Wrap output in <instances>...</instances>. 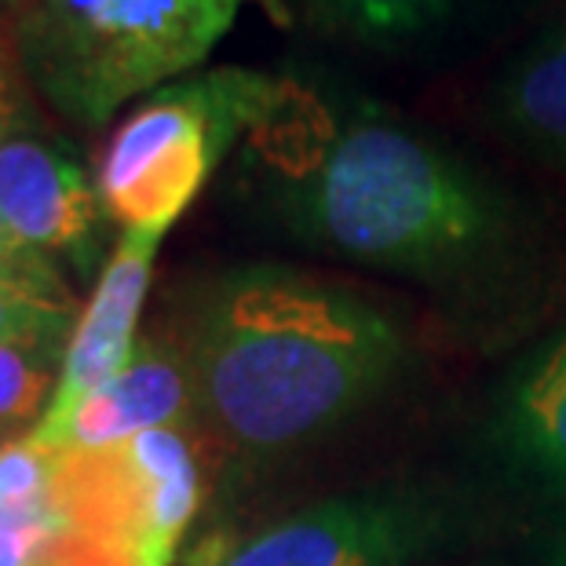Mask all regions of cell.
Here are the masks:
<instances>
[{"instance_id": "cell-9", "label": "cell", "mask_w": 566, "mask_h": 566, "mask_svg": "<svg viewBox=\"0 0 566 566\" xmlns=\"http://www.w3.org/2000/svg\"><path fill=\"white\" fill-rule=\"evenodd\" d=\"M537 0H289L333 41L380 55L424 59L509 27Z\"/></svg>"}, {"instance_id": "cell-2", "label": "cell", "mask_w": 566, "mask_h": 566, "mask_svg": "<svg viewBox=\"0 0 566 566\" xmlns=\"http://www.w3.org/2000/svg\"><path fill=\"white\" fill-rule=\"evenodd\" d=\"M184 352L198 417L223 450L274 461L380 399L406 336L355 289L289 263H242L201 289Z\"/></svg>"}, {"instance_id": "cell-15", "label": "cell", "mask_w": 566, "mask_h": 566, "mask_svg": "<svg viewBox=\"0 0 566 566\" xmlns=\"http://www.w3.org/2000/svg\"><path fill=\"white\" fill-rule=\"evenodd\" d=\"M52 486V453L33 450L27 439L0 446V504L4 512L48 509Z\"/></svg>"}, {"instance_id": "cell-4", "label": "cell", "mask_w": 566, "mask_h": 566, "mask_svg": "<svg viewBox=\"0 0 566 566\" xmlns=\"http://www.w3.org/2000/svg\"><path fill=\"white\" fill-rule=\"evenodd\" d=\"M282 92V74L198 70L150 92L106 143L95 187L125 231L168 234Z\"/></svg>"}, {"instance_id": "cell-22", "label": "cell", "mask_w": 566, "mask_h": 566, "mask_svg": "<svg viewBox=\"0 0 566 566\" xmlns=\"http://www.w3.org/2000/svg\"><path fill=\"white\" fill-rule=\"evenodd\" d=\"M0 512H4V504H0Z\"/></svg>"}, {"instance_id": "cell-5", "label": "cell", "mask_w": 566, "mask_h": 566, "mask_svg": "<svg viewBox=\"0 0 566 566\" xmlns=\"http://www.w3.org/2000/svg\"><path fill=\"white\" fill-rule=\"evenodd\" d=\"M198 504L201 464L184 428L52 453L48 512L132 566H172Z\"/></svg>"}, {"instance_id": "cell-7", "label": "cell", "mask_w": 566, "mask_h": 566, "mask_svg": "<svg viewBox=\"0 0 566 566\" xmlns=\"http://www.w3.org/2000/svg\"><path fill=\"white\" fill-rule=\"evenodd\" d=\"M161 238V231H125L111 260L103 263L95 293L81 307L74 333H70L52 406L44 409L41 424H33L27 436L33 450L55 453L77 409L132 363L139 347L136 329Z\"/></svg>"}, {"instance_id": "cell-3", "label": "cell", "mask_w": 566, "mask_h": 566, "mask_svg": "<svg viewBox=\"0 0 566 566\" xmlns=\"http://www.w3.org/2000/svg\"><path fill=\"white\" fill-rule=\"evenodd\" d=\"M245 0H27L11 15L19 70L81 128L172 84L212 55Z\"/></svg>"}, {"instance_id": "cell-16", "label": "cell", "mask_w": 566, "mask_h": 566, "mask_svg": "<svg viewBox=\"0 0 566 566\" xmlns=\"http://www.w3.org/2000/svg\"><path fill=\"white\" fill-rule=\"evenodd\" d=\"M0 282L33 289L44 296H74L59 274V263L48 252L33 249L4 216H0Z\"/></svg>"}, {"instance_id": "cell-13", "label": "cell", "mask_w": 566, "mask_h": 566, "mask_svg": "<svg viewBox=\"0 0 566 566\" xmlns=\"http://www.w3.org/2000/svg\"><path fill=\"white\" fill-rule=\"evenodd\" d=\"M77 315L81 307L74 296H44L33 289L0 282V344L66 355Z\"/></svg>"}, {"instance_id": "cell-14", "label": "cell", "mask_w": 566, "mask_h": 566, "mask_svg": "<svg viewBox=\"0 0 566 566\" xmlns=\"http://www.w3.org/2000/svg\"><path fill=\"white\" fill-rule=\"evenodd\" d=\"M55 363L63 366V355L41 352V347L0 344V436L8 428H22L44 417L59 384Z\"/></svg>"}, {"instance_id": "cell-19", "label": "cell", "mask_w": 566, "mask_h": 566, "mask_svg": "<svg viewBox=\"0 0 566 566\" xmlns=\"http://www.w3.org/2000/svg\"><path fill=\"white\" fill-rule=\"evenodd\" d=\"M541 566H566V526H559L556 534L545 541V552H541Z\"/></svg>"}, {"instance_id": "cell-21", "label": "cell", "mask_w": 566, "mask_h": 566, "mask_svg": "<svg viewBox=\"0 0 566 566\" xmlns=\"http://www.w3.org/2000/svg\"><path fill=\"white\" fill-rule=\"evenodd\" d=\"M22 4H27V0H0V8H8L11 15H15V11H19Z\"/></svg>"}, {"instance_id": "cell-12", "label": "cell", "mask_w": 566, "mask_h": 566, "mask_svg": "<svg viewBox=\"0 0 566 566\" xmlns=\"http://www.w3.org/2000/svg\"><path fill=\"white\" fill-rule=\"evenodd\" d=\"M497 439L515 468L566 497V322L512 369L497 402Z\"/></svg>"}, {"instance_id": "cell-17", "label": "cell", "mask_w": 566, "mask_h": 566, "mask_svg": "<svg viewBox=\"0 0 566 566\" xmlns=\"http://www.w3.org/2000/svg\"><path fill=\"white\" fill-rule=\"evenodd\" d=\"M52 530L55 515L48 509L0 512V566H38Z\"/></svg>"}, {"instance_id": "cell-10", "label": "cell", "mask_w": 566, "mask_h": 566, "mask_svg": "<svg viewBox=\"0 0 566 566\" xmlns=\"http://www.w3.org/2000/svg\"><path fill=\"white\" fill-rule=\"evenodd\" d=\"M483 114L512 150L566 176V4L490 77Z\"/></svg>"}, {"instance_id": "cell-18", "label": "cell", "mask_w": 566, "mask_h": 566, "mask_svg": "<svg viewBox=\"0 0 566 566\" xmlns=\"http://www.w3.org/2000/svg\"><path fill=\"white\" fill-rule=\"evenodd\" d=\"M11 128H19V95L11 88L4 55H0V136H8Z\"/></svg>"}, {"instance_id": "cell-11", "label": "cell", "mask_w": 566, "mask_h": 566, "mask_svg": "<svg viewBox=\"0 0 566 566\" xmlns=\"http://www.w3.org/2000/svg\"><path fill=\"white\" fill-rule=\"evenodd\" d=\"M187 417H198L187 352L165 340H139L132 363L74 413L55 453L106 450L143 431L179 428Z\"/></svg>"}, {"instance_id": "cell-20", "label": "cell", "mask_w": 566, "mask_h": 566, "mask_svg": "<svg viewBox=\"0 0 566 566\" xmlns=\"http://www.w3.org/2000/svg\"><path fill=\"white\" fill-rule=\"evenodd\" d=\"M263 15H268L271 22H279V27H293V8H289V0H252Z\"/></svg>"}, {"instance_id": "cell-1", "label": "cell", "mask_w": 566, "mask_h": 566, "mask_svg": "<svg viewBox=\"0 0 566 566\" xmlns=\"http://www.w3.org/2000/svg\"><path fill=\"white\" fill-rule=\"evenodd\" d=\"M238 154L245 209L293 245L483 300L537 271L530 205L424 125L333 74H282Z\"/></svg>"}, {"instance_id": "cell-6", "label": "cell", "mask_w": 566, "mask_h": 566, "mask_svg": "<svg viewBox=\"0 0 566 566\" xmlns=\"http://www.w3.org/2000/svg\"><path fill=\"white\" fill-rule=\"evenodd\" d=\"M442 537L439 509L406 490H363L285 515L198 566H413Z\"/></svg>"}, {"instance_id": "cell-8", "label": "cell", "mask_w": 566, "mask_h": 566, "mask_svg": "<svg viewBox=\"0 0 566 566\" xmlns=\"http://www.w3.org/2000/svg\"><path fill=\"white\" fill-rule=\"evenodd\" d=\"M0 216L52 260L88 274L99 260L103 201L63 143L30 128L0 136Z\"/></svg>"}]
</instances>
